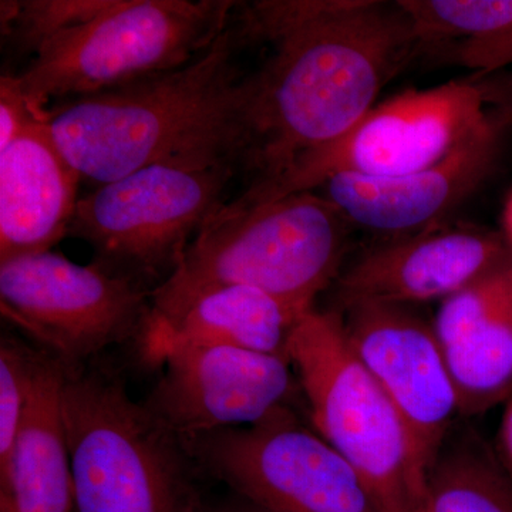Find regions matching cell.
<instances>
[{"label": "cell", "mask_w": 512, "mask_h": 512, "mask_svg": "<svg viewBox=\"0 0 512 512\" xmlns=\"http://www.w3.org/2000/svg\"><path fill=\"white\" fill-rule=\"evenodd\" d=\"M237 22L180 69L64 100L47 113L52 136L80 177L107 184L154 164L249 167L252 73Z\"/></svg>", "instance_id": "2"}, {"label": "cell", "mask_w": 512, "mask_h": 512, "mask_svg": "<svg viewBox=\"0 0 512 512\" xmlns=\"http://www.w3.org/2000/svg\"><path fill=\"white\" fill-rule=\"evenodd\" d=\"M446 52L454 63L477 74L500 72L512 64V26L483 39L448 45Z\"/></svg>", "instance_id": "23"}, {"label": "cell", "mask_w": 512, "mask_h": 512, "mask_svg": "<svg viewBox=\"0 0 512 512\" xmlns=\"http://www.w3.org/2000/svg\"><path fill=\"white\" fill-rule=\"evenodd\" d=\"M504 228L505 235H507V244L512 251V194L510 200L507 201L504 210Z\"/></svg>", "instance_id": "27"}, {"label": "cell", "mask_w": 512, "mask_h": 512, "mask_svg": "<svg viewBox=\"0 0 512 512\" xmlns=\"http://www.w3.org/2000/svg\"><path fill=\"white\" fill-rule=\"evenodd\" d=\"M80 180L47 117L30 121L0 151V264L52 251L67 237Z\"/></svg>", "instance_id": "15"}, {"label": "cell", "mask_w": 512, "mask_h": 512, "mask_svg": "<svg viewBox=\"0 0 512 512\" xmlns=\"http://www.w3.org/2000/svg\"><path fill=\"white\" fill-rule=\"evenodd\" d=\"M288 360L315 430L356 468L384 512H412L426 480L409 430L350 345L342 312L303 315L289 339Z\"/></svg>", "instance_id": "5"}, {"label": "cell", "mask_w": 512, "mask_h": 512, "mask_svg": "<svg viewBox=\"0 0 512 512\" xmlns=\"http://www.w3.org/2000/svg\"><path fill=\"white\" fill-rule=\"evenodd\" d=\"M239 10L249 45L271 52L252 73L251 185L348 133L421 50L397 2L262 0Z\"/></svg>", "instance_id": "1"}, {"label": "cell", "mask_w": 512, "mask_h": 512, "mask_svg": "<svg viewBox=\"0 0 512 512\" xmlns=\"http://www.w3.org/2000/svg\"><path fill=\"white\" fill-rule=\"evenodd\" d=\"M352 228L332 201L313 191L225 202L174 274L151 293V320L170 322L202 292L227 285L259 289L306 315L339 278Z\"/></svg>", "instance_id": "3"}, {"label": "cell", "mask_w": 512, "mask_h": 512, "mask_svg": "<svg viewBox=\"0 0 512 512\" xmlns=\"http://www.w3.org/2000/svg\"><path fill=\"white\" fill-rule=\"evenodd\" d=\"M63 419L76 512H201L183 437L131 399L117 370H64Z\"/></svg>", "instance_id": "4"}, {"label": "cell", "mask_w": 512, "mask_h": 512, "mask_svg": "<svg viewBox=\"0 0 512 512\" xmlns=\"http://www.w3.org/2000/svg\"><path fill=\"white\" fill-rule=\"evenodd\" d=\"M184 440L201 471L262 510L384 512L356 468L292 407Z\"/></svg>", "instance_id": "10"}, {"label": "cell", "mask_w": 512, "mask_h": 512, "mask_svg": "<svg viewBox=\"0 0 512 512\" xmlns=\"http://www.w3.org/2000/svg\"><path fill=\"white\" fill-rule=\"evenodd\" d=\"M412 512H430L426 503V495L423 494V497L417 501V504L414 505Z\"/></svg>", "instance_id": "29"}, {"label": "cell", "mask_w": 512, "mask_h": 512, "mask_svg": "<svg viewBox=\"0 0 512 512\" xmlns=\"http://www.w3.org/2000/svg\"><path fill=\"white\" fill-rule=\"evenodd\" d=\"M37 349L18 336L0 339V474L10 466L18 440Z\"/></svg>", "instance_id": "22"}, {"label": "cell", "mask_w": 512, "mask_h": 512, "mask_svg": "<svg viewBox=\"0 0 512 512\" xmlns=\"http://www.w3.org/2000/svg\"><path fill=\"white\" fill-rule=\"evenodd\" d=\"M397 5L412 23L420 49L483 39L512 26V0H402Z\"/></svg>", "instance_id": "20"}, {"label": "cell", "mask_w": 512, "mask_h": 512, "mask_svg": "<svg viewBox=\"0 0 512 512\" xmlns=\"http://www.w3.org/2000/svg\"><path fill=\"white\" fill-rule=\"evenodd\" d=\"M302 316L274 296L244 285L202 292L170 322L148 320L136 348L141 365L160 367L173 346H224L288 359V343Z\"/></svg>", "instance_id": "16"}, {"label": "cell", "mask_w": 512, "mask_h": 512, "mask_svg": "<svg viewBox=\"0 0 512 512\" xmlns=\"http://www.w3.org/2000/svg\"><path fill=\"white\" fill-rule=\"evenodd\" d=\"M480 93L488 117L503 133L512 130V72L470 77Z\"/></svg>", "instance_id": "25"}, {"label": "cell", "mask_w": 512, "mask_h": 512, "mask_svg": "<svg viewBox=\"0 0 512 512\" xmlns=\"http://www.w3.org/2000/svg\"><path fill=\"white\" fill-rule=\"evenodd\" d=\"M503 131L490 117L450 156L416 173L392 178L336 175L322 185L352 227L389 241L441 227L494 173Z\"/></svg>", "instance_id": "13"}, {"label": "cell", "mask_w": 512, "mask_h": 512, "mask_svg": "<svg viewBox=\"0 0 512 512\" xmlns=\"http://www.w3.org/2000/svg\"><path fill=\"white\" fill-rule=\"evenodd\" d=\"M151 289L92 261L57 252L0 264V311L64 370L79 369L114 345L136 346L146 332Z\"/></svg>", "instance_id": "8"}, {"label": "cell", "mask_w": 512, "mask_h": 512, "mask_svg": "<svg viewBox=\"0 0 512 512\" xmlns=\"http://www.w3.org/2000/svg\"><path fill=\"white\" fill-rule=\"evenodd\" d=\"M201 512H269L266 510H262V508L256 507V505H252L245 501V504L237 505V507L231 508H222V510L208 511L205 508H202Z\"/></svg>", "instance_id": "28"}, {"label": "cell", "mask_w": 512, "mask_h": 512, "mask_svg": "<svg viewBox=\"0 0 512 512\" xmlns=\"http://www.w3.org/2000/svg\"><path fill=\"white\" fill-rule=\"evenodd\" d=\"M470 80L407 90L367 111L348 133L296 158L271 183L251 185L237 200L261 202L313 191L336 175L392 178L439 163L487 123Z\"/></svg>", "instance_id": "9"}, {"label": "cell", "mask_w": 512, "mask_h": 512, "mask_svg": "<svg viewBox=\"0 0 512 512\" xmlns=\"http://www.w3.org/2000/svg\"><path fill=\"white\" fill-rule=\"evenodd\" d=\"M47 111L37 110L26 99L18 76L0 79V151L10 146L30 121L46 119Z\"/></svg>", "instance_id": "24"}, {"label": "cell", "mask_w": 512, "mask_h": 512, "mask_svg": "<svg viewBox=\"0 0 512 512\" xmlns=\"http://www.w3.org/2000/svg\"><path fill=\"white\" fill-rule=\"evenodd\" d=\"M460 416H477L512 394V282L493 309L453 348L444 350Z\"/></svg>", "instance_id": "19"}, {"label": "cell", "mask_w": 512, "mask_h": 512, "mask_svg": "<svg viewBox=\"0 0 512 512\" xmlns=\"http://www.w3.org/2000/svg\"><path fill=\"white\" fill-rule=\"evenodd\" d=\"M114 0H25L2 2V35L19 53L40 47L74 28L96 19Z\"/></svg>", "instance_id": "21"}, {"label": "cell", "mask_w": 512, "mask_h": 512, "mask_svg": "<svg viewBox=\"0 0 512 512\" xmlns=\"http://www.w3.org/2000/svg\"><path fill=\"white\" fill-rule=\"evenodd\" d=\"M498 460L512 481V394L505 402L503 419L498 431Z\"/></svg>", "instance_id": "26"}, {"label": "cell", "mask_w": 512, "mask_h": 512, "mask_svg": "<svg viewBox=\"0 0 512 512\" xmlns=\"http://www.w3.org/2000/svg\"><path fill=\"white\" fill-rule=\"evenodd\" d=\"M229 0H114L106 12L49 40L19 74L37 110L52 99L114 89L180 69L202 55L232 22Z\"/></svg>", "instance_id": "6"}, {"label": "cell", "mask_w": 512, "mask_h": 512, "mask_svg": "<svg viewBox=\"0 0 512 512\" xmlns=\"http://www.w3.org/2000/svg\"><path fill=\"white\" fill-rule=\"evenodd\" d=\"M63 384V366L37 349L15 451L0 474V512H76Z\"/></svg>", "instance_id": "17"}, {"label": "cell", "mask_w": 512, "mask_h": 512, "mask_svg": "<svg viewBox=\"0 0 512 512\" xmlns=\"http://www.w3.org/2000/svg\"><path fill=\"white\" fill-rule=\"evenodd\" d=\"M448 434L427 471L430 512H512V481L497 454L473 430Z\"/></svg>", "instance_id": "18"}, {"label": "cell", "mask_w": 512, "mask_h": 512, "mask_svg": "<svg viewBox=\"0 0 512 512\" xmlns=\"http://www.w3.org/2000/svg\"><path fill=\"white\" fill-rule=\"evenodd\" d=\"M346 335L406 424L421 476L453 430L458 399L433 323L413 306L356 302L340 309Z\"/></svg>", "instance_id": "11"}, {"label": "cell", "mask_w": 512, "mask_h": 512, "mask_svg": "<svg viewBox=\"0 0 512 512\" xmlns=\"http://www.w3.org/2000/svg\"><path fill=\"white\" fill-rule=\"evenodd\" d=\"M144 406L183 439L249 426L301 393L285 357L224 346H173Z\"/></svg>", "instance_id": "12"}, {"label": "cell", "mask_w": 512, "mask_h": 512, "mask_svg": "<svg viewBox=\"0 0 512 512\" xmlns=\"http://www.w3.org/2000/svg\"><path fill=\"white\" fill-rule=\"evenodd\" d=\"M511 261V248L493 232L441 225L360 256L340 272L336 298L340 309L356 302L444 301Z\"/></svg>", "instance_id": "14"}, {"label": "cell", "mask_w": 512, "mask_h": 512, "mask_svg": "<svg viewBox=\"0 0 512 512\" xmlns=\"http://www.w3.org/2000/svg\"><path fill=\"white\" fill-rule=\"evenodd\" d=\"M237 168L154 164L80 198L67 237L92 247L94 262L154 291L225 204Z\"/></svg>", "instance_id": "7"}]
</instances>
